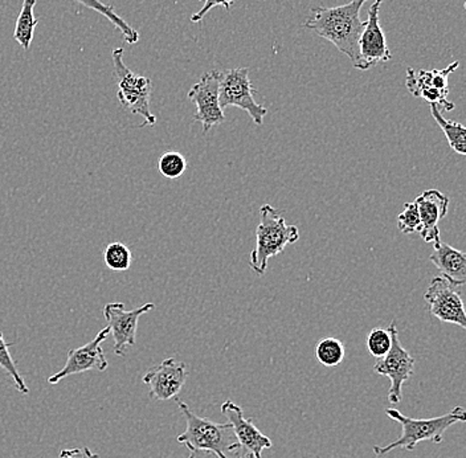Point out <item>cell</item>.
Segmentation results:
<instances>
[{
	"label": "cell",
	"mask_w": 466,
	"mask_h": 458,
	"mask_svg": "<svg viewBox=\"0 0 466 458\" xmlns=\"http://www.w3.org/2000/svg\"><path fill=\"white\" fill-rule=\"evenodd\" d=\"M366 2L351 0L337 7L311 8V17L304 23L305 28L334 44L360 71H369L360 52V39L366 25V22L360 20V10Z\"/></svg>",
	"instance_id": "6da1fadb"
},
{
	"label": "cell",
	"mask_w": 466,
	"mask_h": 458,
	"mask_svg": "<svg viewBox=\"0 0 466 458\" xmlns=\"http://www.w3.org/2000/svg\"><path fill=\"white\" fill-rule=\"evenodd\" d=\"M387 416L393 422L401 425V436L386 446H374L375 456L381 457L389 454L395 449H406L410 452L421 442L441 444L444 433L451 425L457 422H466V410L462 407H454L451 412L442 416L431 417V419H412L404 416L395 408H387Z\"/></svg>",
	"instance_id": "7a4b0ae2"
},
{
	"label": "cell",
	"mask_w": 466,
	"mask_h": 458,
	"mask_svg": "<svg viewBox=\"0 0 466 458\" xmlns=\"http://www.w3.org/2000/svg\"><path fill=\"white\" fill-rule=\"evenodd\" d=\"M175 402L186 419V431L177 436L179 444L187 446L188 449L215 452L221 457H238L243 449L238 444L229 422L218 424L211 419L197 415L182 399L175 398Z\"/></svg>",
	"instance_id": "3957f363"
},
{
	"label": "cell",
	"mask_w": 466,
	"mask_h": 458,
	"mask_svg": "<svg viewBox=\"0 0 466 458\" xmlns=\"http://www.w3.org/2000/svg\"><path fill=\"white\" fill-rule=\"evenodd\" d=\"M299 239V227L288 226L284 216L270 204H264L260 209V223L256 229V247L250 253L249 265L253 272L262 276L269 259L284 252L285 247Z\"/></svg>",
	"instance_id": "277c9868"
},
{
	"label": "cell",
	"mask_w": 466,
	"mask_h": 458,
	"mask_svg": "<svg viewBox=\"0 0 466 458\" xmlns=\"http://www.w3.org/2000/svg\"><path fill=\"white\" fill-rule=\"evenodd\" d=\"M112 57L116 87H118L116 97L119 104L133 115L144 117V125H141V127H154L157 118L150 110L151 89H153L150 78L136 75L125 66L124 49L116 48Z\"/></svg>",
	"instance_id": "5b68a950"
},
{
	"label": "cell",
	"mask_w": 466,
	"mask_h": 458,
	"mask_svg": "<svg viewBox=\"0 0 466 458\" xmlns=\"http://www.w3.org/2000/svg\"><path fill=\"white\" fill-rule=\"evenodd\" d=\"M255 87L249 80V69L235 68L223 73L220 81V107H240L256 125L264 124L268 109L256 102Z\"/></svg>",
	"instance_id": "8992f818"
},
{
	"label": "cell",
	"mask_w": 466,
	"mask_h": 458,
	"mask_svg": "<svg viewBox=\"0 0 466 458\" xmlns=\"http://www.w3.org/2000/svg\"><path fill=\"white\" fill-rule=\"evenodd\" d=\"M460 66V61H454L445 69H407L406 87L410 95L415 97H420L430 105L441 107L444 112H451L454 109L453 102L448 100L450 95V86H448V77Z\"/></svg>",
	"instance_id": "52a82bcc"
},
{
	"label": "cell",
	"mask_w": 466,
	"mask_h": 458,
	"mask_svg": "<svg viewBox=\"0 0 466 458\" xmlns=\"http://www.w3.org/2000/svg\"><path fill=\"white\" fill-rule=\"evenodd\" d=\"M389 331L391 332L392 344L390 351L383 358H379L374 364V371L378 375L387 376L391 381L389 401L391 404H399L403 399V386L408 379L412 376L415 369V359L410 357V352L404 349L395 321L390 325Z\"/></svg>",
	"instance_id": "ba28073f"
},
{
	"label": "cell",
	"mask_w": 466,
	"mask_h": 458,
	"mask_svg": "<svg viewBox=\"0 0 466 458\" xmlns=\"http://www.w3.org/2000/svg\"><path fill=\"white\" fill-rule=\"evenodd\" d=\"M223 72L204 73L200 80L191 87L188 98L197 105L194 121L203 125V133L226 121L223 107H220V81Z\"/></svg>",
	"instance_id": "9c48e42d"
},
{
	"label": "cell",
	"mask_w": 466,
	"mask_h": 458,
	"mask_svg": "<svg viewBox=\"0 0 466 458\" xmlns=\"http://www.w3.org/2000/svg\"><path fill=\"white\" fill-rule=\"evenodd\" d=\"M428 310L441 322L466 330V310L459 289L444 277H435L424 294Z\"/></svg>",
	"instance_id": "30bf717a"
},
{
	"label": "cell",
	"mask_w": 466,
	"mask_h": 458,
	"mask_svg": "<svg viewBox=\"0 0 466 458\" xmlns=\"http://www.w3.org/2000/svg\"><path fill=\"white\" fill-rule=\"evenodd\" d=\"M156 305L148 302L141 308L127 311L122 302L106 303L104 308V317L110 329V335L115 341V354L116 357H125L127 347L136 346L137 329L142 315L154 310Z\"/></svg>",
	"instance_id": "8fae6325"
},
{
	"label": "cell",
	"mask_w": 466,
	"mask_h": 458,
	"mask_svg": "<svg viewBox=\"0 0 466 458\" xmlns=\"http://www.w3.org/2000/svg\"><path fill=\"white\" fill-rule=\"evenodd\" d=\"M110 335V329H102L95 340L90 341L86 346L78 347V349L71 350L68 352L66 364L60 371L55 375L49 376V384H57L63 379L68 376L77 375L87 371H105L109 367V361L105 357L104 350H102V342L106 341Z\"/></svg>",
	"instance_id": "7c38bea8"
},
{
	"label": "cell",
	"mask_w": 466,
	"mask_h": 458,
	"mask_svg": "<svg viewBox=\"0 0 466 458\" xmlns=\"http://www.w3.org/2000/svg\"><path fill=\"white\" fill-rule=\"evenodd\" d=\"M187 375L186 364L170 357L148 370L142 381L150 388V398L165 402L177 398L185 387Z\"/></svg>",
	"instance_id": "4fadbf2b"
},
{
	"label": "cell",
	"mask_w": 466,
	"mask_h": 458,
	"mask_svg": "<svg viewBox=\"0 0 466 458\" xmlns=\"http://www.w3.org/2000/svg\"><path fill=\"white\" fill-rule=\"evenodd\" d=\"M221 413L227 416L232 425L233 433L244 453H250L255 458H262V452L272 448V440L262 434L260 430L253 424L252 419H247L243 408L232 401L221 404Z\"/></svg>",
	"instance_id": "5bb4252c"
},
{
	"label": "cell",
	"mask_w": 466,
	"mask_h": 458,
	"mask_svg": "<svg viewBox=\"0 0 466 458\" xmlns=\"http://www.w3.org/2000/svg\"><path fill=\"white\" fill-rule=\"evenodd\" d=\"M383 0H374L367 15L366 25L360 39V52L364 63L370 68L378 63H387L391 60L392 54L387 44L386 35L379 22V11Z\"/></svg>",
	"instance_id": "9a60e30c"
},
{
	"label": "cell",
	"mask_w": 466,
	"mask_h": 458,
	"mask_svg": "<svg viewBox=\"0 0 466 458\" xmlns=\"http://www.w3.org/2000/svg\"><path fill=\"white\" fill-rule=\"evenodd\" d=\"M450 198L439 189H427L416 198L421 219L420 235L425 243H436L440 240L439 223L448 214Z\"/></svg>",
	"instance_id": "2e32d148"
},
{
	"label": "cell",
	"mask_w": 466,
	"mask_h": 458,
	"mask_svg": "<svg viewBox=\"0 0 466 458\" xmlns=\"http://www.w3.org/2000/svg\"><path fill=\"white\" fill-rule=\"evenodd\" d=\"M431 262L441 272L447 281L454 287L466 285V253L454 249L441 240L433 243V252L430 256Z\"/></svg>",
	"instance_id": "e0dca14e"
},
{
	"label": "cell",
	"mask_w": 466,
	"mask_h": 458,
	"mask_svg": "<svg viewBox=\"0 0 466 458\" xmlns=\"http://www.w3.org/2000/svg\"><path fill=\"white\" fill-rule=\"evenodd\" d=\"M35 5H36V0H23L22 11H20L16 25H15L14 39L25 51H28L31 46L35 28L39 23L37 17L35 16Z\"/></svg>",
	"instance_id": "ac0fdd59"
},
{
	"label": "cell",
	"mask_w": 466,
	"mask_h": 458,
	"mask_svg": "<svg viewBox=\"0 0 466 458\" xmlns=\"http://www.w3.org/2000/svg\"><path fill=\"white\" fill-rule=\"evenodd\" d=\"M75 2L83 5V7L89 8V10L96 11V13L101 14L102 16L106 17V19L124 35V39L127 40V43L136 44L139 42L138 32L131 27V25H127V23L116 13L112 5H105V3L100 2V0H75Z\"/></svg>",
	"instance_id": "d6986e66"
},
{
	"label": "cell",
	"mask_w": 466,
	"mask_h": 458,
	"mask_svg": "<svg viewBox=\"0 0 466 458\" xmlns=\"http://www.w3.org/2000/svg\"><path fill=\"white\" fill-rule=\"evenodd\" d=\"M431 113H432L437 125L444 131L451 150L454 153L460 154V156L466 157V127L464 125L445 118L441 115V110L435 107V105H431Z\"/></svg>",
	"instance_id": "ffe728a7"
},
{
	"label": "cell",
	"mask_w": 466,
	"mask_h": 458,
	"mask_svg": "<svg viewBox=\"0 0 466 458\" xmlns=\"http://www.w3.org/2000/svg\"><path fill=\"white\" fill-rule=\"evenodd\" d=\"M316 357L322 366L333 369L339 366L345 359V346L337 338H325L317 344Z\"/></svg>",
	"instance_id": "44dd1931"
},
{
	"label": "cell",
	"mask_w": 466,
	"mask_h": 458,
	"mask_svg": "<svg viewBox=\"0 0 466 458\" xmlns=\"http://www.w3.org/2000/svg\"><path fill=\"white\" fill-rule=\"evenodd\" d=\"M105 265L113 272H127L130 270L133 255L129 247L124 243L115 241L104 249Z\"/></svg>",
	"instance_id": "7402d4cb"
},
{
	"label": "cell",
	"mask_w": 466,
	"mask_h": 458,
	"mask_svg": "<svg viewBox=\"0 0 466 458\" xmlns=\"http://www.w3.org/2000/svg\"><path fill=\"white\" fill-rule=\"evenodd\" d=\"M13 344L5 342V335L0 331V369L5 370L7 375L13 379L15 386H16L19 392H22L23 395H28L29 388L25 384L22 373L17 370L16 363H15L10 354V346H13Z\"/></svg>",
	"instance_id": "603a6c76"
},
{
	"label": "cell",
	"mask_w": 466,
	"mask_h": 458,
	"mask_svg": "<svg viewBox=\"0 0 466 458\" xmlns=\"http://www.w3.org/2000/svg\"><path fill=\"white\" fill-rule=\"evenodd\" d=\"M186 168H187V160L177 151H168L159 158L158 170L162 177L167 179H177L185 174Z\"/></svg>",
	"instance_id": "cb8c5ba5"
},
{
	"label": "cell",
	"mask_w": 466,
	"mask_h": 458,
	"mask_svg": "<svg viewBox=\"0 0 466 458\" xmlns=\"http://www.w3.org/2000/svg\"><path fill=\"white\" fill-rule=\"evenodd\" d=\"M392 338L389 329L377 328L370 331L367 337V349L377 359L383 358L391 349Z\"/></svg>",
	"instance_id": "d4e9b609"
},
{
	"label": "cell",
	"mask_w": 466,
	"mask_h": 458,
	"mask_svg": "<svg viewBox=\"0 0 466 458\" xmlns=\"http://www.w3.org/2000/svg\"><path fill=\"white\" fill-rule=\"evenodd\" d=\"M398 227L404 235H410V233L415 232L420 233L421 219L415 201L404 204V211L398 216Z\"/></svg>",
	"instance_id": "484cf974"
},
{
	"label": "cell",
	"mask_w": 466,
	"mask_h": 458,
	"mask_svg": "<svg viewBox=\"0 0 466 458\" xmlns=\"http://www.w3.org/2000/svg\"><path fill=\"white\" fill-rule=\"evenodd\" d=\"M204 2L206 3H204L202 10H200L199 13L192 15V23H199L212 8L218 7V5L226 8L227 11H231L232 3L235 2V0H204Z\"/></svg>",
	"instance_id": "4316f807"
},
{
	"label": "cell",
	"mask_w": 466,
	"mask_h": 458,
	"mask_svg": "<svg viewBox=\"0 0 466 458\" xmlns=\"http://www.w3.org/2000/svg\"><path fill=\"white\" fill-rule=\"evenodd\" d=\"M58 458H98V454L93 453L87 446H84V448L66 449V451H61Z\"/></svg>",
	"instance_id": "83f0119b"
},
{
	"label": "cell",
	"mask_w": 466,
	"mask_h": 458,
	"mask_svg": "<svg viewBox=\"0 0 466 458\" xmlns=\"http://www.w3.org/2000/svg\"><path fill=\"white\" fill-rule=\"evenodd\" d=\"M188 458H231V457H221L218 456V453H215V452L211 451H204V449H189ZM233 458H255L253 454L250 453H244L241 454V456L238 457H233Z\"/></svg>",
	"instance_id": "f1b7e54d"
},
{
	"label": "cell",
	"mask_w": 466,
	"mask_h": 458,
	"mask_svg": "<svg viewBox=\"0 0 466 458\" xmlns=\"http://www.w3.org/2000/svg\"><path fill=\"white\" fill-rule=\"evenodd\" d=\"M465 10H466V2H465Z\"/></svg>",
	"instance_id": "f546056e"
}]
</instances>
